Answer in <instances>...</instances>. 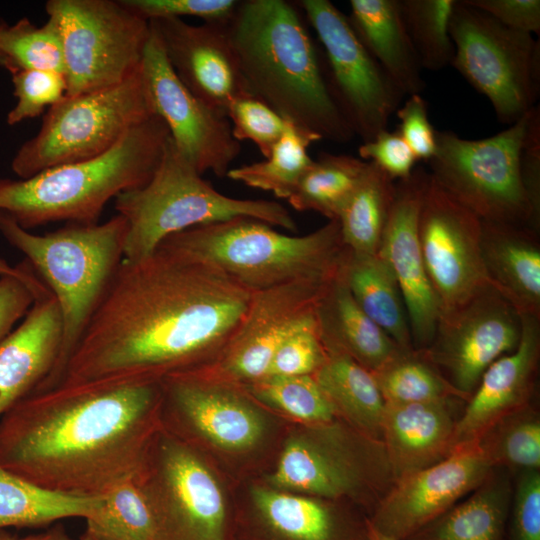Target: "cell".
I'll use <instances>...</instances> for the list:
<instances>
[{"mask_svg":"<svg viewBox=\"0 0 540 540\" xmlns=\"http://www.w3.org/2000/svg\"><path fill=\"white\" fill-rule=\"evenodd\" d=\"M252 293L213 265L160 248L123 259L60 383L198 370L219 357Z\"/></svg>","mask_w":540,"mask_h":540,"instance_id":"6da1fadb","label":"cell"},{"mask_svg":"<svg viewBox=\"0 0 540 540\" xmlns=\"http://www.w3.org/2000/svg\"><path fill=\"white\" fill-rule=\"evenodd\" d=\"M161 381L60 383L0 418V465L42 488L101 496L138 480L161 432Z\"/></svg>","mask_w":540,"mask_h":540,"instance_id":"7a4b0ae2","label":"cell"},{"mask_svg":"<svg viewBox=\"0 0 540 540\" xmlns=\"http://www.w3.org/2000/svg\"><path fill=\"white\" fill-rule=\"evenodd\" d=\"M226 27L250 93L321 140L347 143L355 137L294 5L284 0L239 1Z\"/></svg>","mask_w":540,"mask_h":540,"instance_id":"3957f363","label":"cell"},{"mask_svg":"<svg viewBox=\"0 0 540 540\" xmlns=\"http://www.w3.org/2000/svg\"><path fill=\"white\" fill-rule=\"evenodd\" d=\"M169 137L164 121L153 115L98 157L26 179L2 178L0 211L27 230L58 221L96 224L109 200L149 182Z\"/></svg>","mask_w":540,"mask_h":540,"instance_id":"277c9868","label":"cell"},{"mask_svg":"<svg viewBox=\"0 0 540 540\" xmlns=\"http://www.w3.org/2000/svg\"><path fill=\"white\" fill-rule=\"evenodd\" d=\"M0 233L21 251L54 295L62 318V342L50 375L34 391L58 385L90 319L124 259L126 220L69 223L43 235L22 228L0 211Z\"/></svg>","mask_w":540,"mask_h":540,"instance_id":"5b68a950","label":"cell"},{"mask_svg":"<svg viewBox=\"0 0 540 540\" xmlns=\"http://www.w3.org/2000/svg\"><path fill=\"white\" fill-rule=\"evenodd\" d=\"M158 248L213 265L252 292L301 279L332 281L347 252L337 220L297 236L246 217L191 227Z\"/></svg>","mask_w":540,"mask_h":540,"instance_id":"8992f818","label":"cell"},{"mask_svg":"<svg viewBox=\"0 0 540 540\" xmlns=\"http://www.w3.org/2000/svg\"><path fill=\"white\" fill-rule=\"evenodd\" d=\"M114 207L127 223L124 259L129 261L153 254L172 234L238 217L297 231L294 218L276 201L238 199L218 192L177 150L171 137L149 182L119 194Z\"/></svg>","mask_w":540,"mask_h":540,"instance_id":"52a82bcc","label":"cell"},{"mask_svg":"<svg viewBox=\"0 0 540 540\" xmlns=\"http://www.w3.org/2000/svg\"><path fill=\"white\" fill-rule=\"evenodd\" d=\"M533 109L505 130L483 139H464L450 130H436V152L428 161L429 174L482 221L538 231L539 219L520 166Z\"/></svg>","mask_w":540,"mask_h":540,"instance_id":"ba28073f","label":"cell"},{"mask_svg":"<svg viewBox=\"0 0 540 540\" xmlns=\"http://www.w3.org/2000/svg\"><path fill=\"white\" fill-rule=\"evenodd\" d=\"M153 115L140 70L118 85L66 95L49 108L38 133L17 150L11 169L26 179L98 157Z\"/></svg>","mask_w":540,"mask_h":540,"instance_id":"9c48e42d","label":"cell"},{"mask_svg":"<svg viewBox=\"0 0 540 540\" xmlns=\"http://www.w3.org/2000/svg\"><path fill=\"white\" fill-rule=\"evenodd\" d=\"M451 65L511 125L536 106L540 92V45L530 33L508 28L457 1L449 24Z\"/></svg>","mask_w":540,"mask_h":540,"instance_id":"30bf717a","label":"cell"},{"mask_svg":"<svg viewBox=\"0 0 540 540\" xmlns=\"http://www.w3.org/2000/svg\"><path fill=\"white\" fill-rule=\"evenodd\" d=\"M60 30L67 96L122 83L141 67L151 29L122 0H49Z\"/></svg>","mask_w":540,"mask_h":540,"instance_id":"8fae6325","label":"cell"},{"mask_svg":"<svg viewBox=\"0 0 540 540\" xmlns=\"http://www.w3.org/2000/svg\"><path fill=\"white\" fill-rule=\"evenodd\" d=\"M323 46L331 94L362 142L387 129L405 97L354 32L348 16L329 0H300Z\"/></svg>","mask_w":540,"mask_h":540,"instance_id":"7c38bea8","label":"cell"},{"mask_svg":"<svg viewBox=\"0 0 540 540\" xmlns=\"http://www.w3.org/2000/svg\"><path fill=\"white\" fill-rule=\"evenodd\" d=\"M137 481L169 540H228L220 486L189 444L162 429Z\"/></svg>","mask_w":540,"mask_h":540,"instance_id":"4fadbf2b","label":"cell"},{"mask_svg":"<svg viewBox=\"0 0 540 540\" xmlns=\"http://www.w3.org/2000/svg\"><path fill=\"white\" fill-rule=\"evenodd\" d=\"M329 423L311 435L288 440L270 482L330 499L354 495L364 488L384 496L394 478L382 441L368 438L355 446Z\"/></svg>","mask_w":540,"mask_h":540,"instance_id":"5bb4252c","label":"cell"},{"mask_svg":"<svg viewBox=\"0 0 540 540\" xmlns=\"http://www.w3.org/2000/svg\"><path fill=\"white\" fill-rule=\"evenodd\" d=\"M481 236L482 220L430 175L419 212L418 238L440 316L491 286Z\"/></svg>","mask_w":540,"mask_h":540,"instance_id":"9a60e30c","label":"cell"},{"mask_svg":"<svg viewBox=\"0 0 540 540\" xmlns=\"http://www.w3.org/2000/svg\"><path fill=\"white\" fill-rule=\"evenodd\" d=\"M140 72L152 111L166 124L177 150L199 174L225 177L241 151L230 121L184 86L152 30Z\"/></svg>","mask_w":540,"mask_h":540,"instance_id":"2e32d148","label":"cell"},{"mask_svg":"<svg viewBox=\"0 0 540 540\" xmlns=\"http://www.w3.org/2000/svg\"><path fill=\"white\" fill-rule=\"evenodd\" d=\"M334 280L301 279L254 291L213 366L196 372L243 386L264 378L282 341L315 310Z\"/></svg>","mask_w":540,"mask_h":540,"instance_id":"e0dca14e","label":"cell"},{"mask_svg":"<svg viewBox=\"0 0 540 540\" xmlns=\"http://www.w3.org/2000/svg\"><path fill=\"white\" fill-rule=\"evenodd\" d=\"M521 318L492 286L439 317L433 341L423 350L467 399L487 368L517 346Z\"/></svg>","mask_w":540,"mask_h":540,"instance_id":"ac0fdd59","label":"cell"},{"mask_svg":"<svg viewBox=\"0 0 540 540\" xmlns=\"http://www.w3.org/2000/svg\"><path fill=\"white\" fill-rule=\"evenodd\" d=\"M493 469L479 440L456 446L441 461L396 480L368 522L387 537L406 540L470 494Z\"/></svg>","mask_w":540,"mask_h":540,"instance_id":"d6986e66","label":"cell"},{"mask_svg":"<svg viewBox=\"0 0 540 540\" xmlns=\"http://www.w3.org/2000/svg\"><path fill=\"white\" fill-rule=\"evenodd\" d=\"M430 174L422 166L395 183V194L379 255L388 263L402 294L413 347L431 345L440 316L418 238V218Z\"/></svg>","mask_w":540,"mask_h":540,"instance_id":"ffe728a7","label":"cell"},{"mask_svg":"<svg viewBox=\"0 0 540 540\" xmlns=\"http://www.w3.org/2000/svg\"><path fill=\"white\" fill-rule=\"evenodd\" d=\"M227 23L193 25L176 17L149 20L179 80L196 97L225 115L233 98L250 92L240 72Z\"/></svg>","mask_w":540,"mask_h":540,"instance_id":"44dd1931","label":"cell"},{"mask_svg":"<svg viewBox=\"0 0 540 540\" xmlns=\"http://www.w3.org/2000/svg\"><path fill=\"white\" fill-rule=\"evenodd\" d=\"M161 387L172 420L222 449L248 450L264 433L259 412L229 382L189 371L164 378Z\"/></svg>","mask_w":540,"mask_h":540,"instance_id":"7402d4cb","label":"cell"},{"mask_svg":"<svg viewBox=\"0 0 540 540\" xmlns=\"http://www.w3.org/2000/svg\"><path fill=\"white\" fill-rule=\"evenodd\" d=\"M520 318L517 346L487 368L456 421L453 449L480 439L503 418L528 405L540 356V317Z\"/></svg>","mask_w":540,"mask_h":540,"instance_id":"603a6c76","label":"cell"},{"mask_svg":"<svg viewBox=\"0 0 540 540\" xmlns=\"http://www.w3.org/2000/svg\"><path fill=\"white\" fill-rule=\"evenodd\" d=\"M62 318L49 289L0 343V418L52 372L62 342Z\"/></svg>","mask_w":540,"mask_h":540,"instance_id":"cb8c5ba5","label":"cell"},{"mask_svg":"<svg viewBox=\"0 0 540 540\" xmlns=\"http://www.w3.org/2000/svg\"><path fill=\"white\" fill-rule=\"evenodd\" d=\"M452 398L426 403H385L384 445L394 482L433 465L453 450Z\"/></svg>","mask_w":540,"mask_h":540,"instance_id":"d4e9b609","label":"cell"},{"mask_svg":"<svg viewBox=\"0 0 540 540\" xmlns=\"http://www.w3.org/2000/svg\"><path fill=\"white\" fill-rule=\"evenodd\" d=\"M531 228L482 221L486 274L519 316L540 317V243Z\"/></svg>","mask_w":540,"mask_h":540,"instance_id":"484cf974","label":"cell"},{"mask_svg":"<svg viewBox=\"0 0 540 540\" xmlns=\"http://www.w3.org/2000/svg\"><path fill=\"white\" fill-rule=\"evenodd\" d=\"M349 22L367 51L404 96L421 94L425 82L407 32L400 0H351Z\"/></svg>","mask_w":540,"mask_h":540,"instance_id":"4316f807","label":"cell"},{"mask_svg":"<svg viewBox=\"0 0 540 540\" xmlns=\"http://www.w3.org/2000/svg\"><path fill=\"white\" fill-rule=\"evenodd\" d=\"M315 317L326 351L345 353L372 373L402 351L362 311L340 274L318 302Z\"/></svg>","mask_w":540,"mask_h":540,"instance_id":"83f0119b","label":"cell"},{"mask_svg":"<svg viewBox=\"0 0 540 540\" xmlns=\"http://www.w3.org/2000/svg\"><path fill=\"white\" fill-rule=\"evenodd\" d=\"M339 274L362 311L402 351L415 350L402 294L384 258L347 249Z\"/></svg>","mask_w":540,"mask_h":540,"instance_id":"f1b7e54d","label":"cell"},{"mask_svg":"<svg viewBox=\"0 0 540 540\" xmlns=\"http://www.w3.org/2000/svg\"><path fill=\"white\" fill-rule=\"evenodd\" d=\"M511 501L508 476L493 469L465 500L406 540H504Z\"/></svg>","mask_w":540,"mask_h":540,"instance_id":"f546056e","label":"cell"},{"mask_svg":"<svg viewBox=\"0 0 540 540\" xmlns=\"http://www.w3.org/2000/svg\"><path fill=\"white\" fill-rule=\"evenodd\" d=\"M255 540H346L337 514L318 499L254 488Z\"/></svg>","mask_w":540,"mask_h":540,"instance_id":"4dcf8cb0","label":"cell"},{"mask_svg":"<svg viewBox=\"0 0 540 540\" xmlns=\"http://www.w3.org/2000/svg\"><path fill=\"white\" fill-rule=\"evenodd\" d=\"M327 357L313 375L335 408L362 434L382 441L385 401L371 371L349 355L326 351Z\"/></svg>","mask_w":540,"mask_h":540,"instance_id":"1f68e13d","label":"cell"},{"mask_svg":"<svg viewBox=\"0 0 540 540\" xmlns=\"http://www.w3.org/2000/svg\"><path fill=\"white\" fill-rule=\"evenodd\" d=\"M100 502L101 496H76L42 488L0 465V530L47 527L68 518L86 520Z\"/></svg>","mask_w":540,"mask_h":540,"instance_id":"d6a6232c","label":"cell"},{"mask_svg":"<svg viewBox=\"0 0 540 540\" xmlns=\"http://www.w3.org/2000/svg\"><path fill=\"white\" fill-rule=\"evenodd\" d=\"M395 183L368 162L337 218L342 241L349 251L378 253L394 199Z\"/></svg>","mask_w":540,"mask_h":540,"instance_id":"836d02e7","label":"cell"},{"mask_svg":"<svg viewBox=\"0 0 540 540\" xmlns=\"http://www.w3.org/2000/svg\"><path fill=\"white\" fill-rule=\"evenodd\" d=\"M85 533L98 540H169L142 486L125 481L101 495Z\"/></svg>","mask_w":540,"mask_h":540,"instance_id":"e575fe53","label":"cell"},{"mask_svg":"<svg viewBox=\"0 0 540 540\" xmlns=\"http://www.w3.org/2000/svg\"><path fill=\"white\" fill-rule=\"evenodd\" d=\"M367 164L352 155L323 152L303 174L288 202L297 211H314L328 221L337 220Z\"/></svg>","mask_w":540,"mask_h":540,"instance_id":"d590c367","label":"cell"},{"mask_svg":"<svg viewBox=\"0 0 540 540\" xmlns=\"http://www.w3.org/2000/svg\"><path fill=\"white\" fill-rule=\"evenodd\" d=\"M320 140L319 136L289 122L265 160L230 168L226 176L288 200L313 162L308 147Z\"/></svg>","mask_w":540,"mask_h":540,"instance_id":"8d00e7d4","label":"cell"},{"mask_svg":"<svg viewBox=\"0 0 540 540\" xmlns=\"http://www.w3.org/2000/svg\"><path fill=\"white\" fill-rule=\"evenodd\" d=\"M385 403H426L452 398L467 399L423 351H401L373 372Z\"/></svg>","mask_w":540,"mask_h":540,"instance_id":"74e56055","label":"cell"},{"mask_svg":"<svg viewBox=\"0 0 540 540\" xmlns=\"http://www.w3.org/2000/svg\"><path fill=\"white\" fill-rule=\"evenodd\" d=\"M1 66L10 74L18 70H46L64 74V54L59 27L48 17L42 26L21 18L12 25L0 20Z\"/></svg>","mask_w":540,"mask_h":540,"instance_id":"f35d334b","label":"cell"},{"mask_svg":"<svg viewBox=\"0 0 540 540\" xmlns=\"http://www.w3.org/2000/svg\"><path fill=\"white\" fill-rule=\"evenodd\" d=\"M457 0H400L404 23L422 69L451 65L454 45L449 24Z\"/></svg>","mask_w":540,"mask_h":540,"instance_id":"ab89813d","label":"cell"},{"mask_svg":"<svg viewBox=\"0 0 540 540\" xmlns=\"http://www.w3.org/2000/svg\"><path fill=\"white\" fill-rule=\"evenodd\" d=\"M244 387L259 401L302 421L326 424L336 414L313 375L266 376Z\"/></svg>","mask_w":540,"mask_h":540,"instance_id":"60d3db41","label":"cell"},{"mask_svg":"<svg viewBox=\"0 0 540 540\" xmlns=\"http://www.w3.org/2000/svg\"><path fill=\"white\" fill-rule=\"evenodd\" d=\"M493 466L540 467V421L529 406L503 418L478 439Z\"/></svg>","mask_w":540,"mask_h":540,"instance_id":"b9f144b4","label":"cell"},{"mask_svg":"<svg viewBox=\"0 0 540 540\" xmlns=\"http://www.w3.org/2000/svg\"><path fill=\"white\" fill-rule=\"evenodd\" d=\"M227 118L236 140L253 142L267 158L284 134L288 121L250 92L242 93L229 103Z\"/></svg>","mask_w":540,"mask_h":540,"instance_id":"7bdbcfd3","label":"cell"},{"mask_svg":"<svg viewBox=\"0 0 540 540\" xmlns=\"http://www.w3.org/2000/svg\"><path fill=\"white\" fill-rule=\"evenodd\" d=\"M326 357L314 310L282 341L266 376L314 375Z\"/></svg>","mask_w":540,"mask_h":540,"instance_id":"ee69618b","label":"cell"},{"mask_svg":"<svg viewBox=\"0 0 540 540\" xmlns=\"http://www.w3.org/2000/svg\"><path fill=\"white\" fill-rule=\"evenodd\" d=\"M15 106L8 112L6 121L14 126L24 120L40 116L67 94L63 73L46 70H18L11 73Z\"/></svg>","mask_w":540,"mask_h":540,"instance_id":"f6af8a7d","label":"cell"},{"mask_svg":"<svg viewBox=\"0 0 540 540\" xmlns=\"http://www.w3.org/2000/svg\"><path fill=\"white\" fill-rule=\"evenodd\" d=\"M146 20L193 16L205 23H227L239 1L236 0H122Z\"/></svg>","mask_w":540,"mask_h":540,"instance_id":"bcb514c9","label":"cell"},{"mask_svg":"<svg viewBox=\"0 0 540 540\" xmlns=\"http://www.w3.org/2000/svg\"><path fill=\"white\" fill-rule=\"evenodd\" d=\"M359 158L375 164L394 181L408 178L418 162L400 134L388 129L358 147Z\"/></svg>","mask_w":540,"mask_h":540,"instance_id":"7dc6e473","label":"cell"},{"mask_svg":"<svg viewBox=\"0 0 540 540\" xmlns=\"http://www.w3.org/2000/svg\"><path fill=\"white\" fill-rule=\"evenodd\" d=\"M397 132L408 145L417 161L428 162L436 152V130L428 116V104L421 94L407 96L396 110Z\"/></svg>","mask_w":540,"mask_h":540,"instance_id":"c3c4849f","label":"cell"},{"mask_svg":"<svg viewBox=\"0 0 540 540\" xmlns=\"http://www.w3.org/2000/svg\"><path fill=\"white\" fill-rule=\"evenodd\" d=\"M511 540H540V473L525 470L513 498Z\"/></svg>","mask_w":540,"mask_h":540,"instance_id":"681fc988","label":"cell"},{"mask_svg":"<svg viewBox=\"0 0 540 540\" xmlns=\"http://www.w3.org/2000/svg\"><path fill=\"white\" fill-rule=\"evenodd\" d=\"M47 289L38 275L32 280L11 275L0 277V343Z\"/></svg>","mask_w":540,"mask_h":540,"instance_id":"f907efd6","label":"cell"},{"mask_svg":"<svg viewBox=\"0 0 540 540\" xmlns=\"http://www.w3.org/2000/svg\"><path fill=\"white\" fill-rule=\"evenodd\" d=\"M502 25L530 34L540 33L539 0H462Z\"/></svg>","mask_w":540,"mask_h":540,"instance_id":"816d5d0a","label":"cell"},{"mask_svg":"<svg viewBox=\"0 0 540 540\" xmlns=\"http://www.w3.org/2000/svg\"><path fill=\"white\" fill-rule=\"evenodd\" d=\"M523 183L537 219L540 216V109L535 106L520 159Z\"/></svg>","mask_w":540,"mask_h":540,"instance_id":"f5cc1de1","label":"cell"},{"mask_svg":"<svg viewBox=\"0 0 540 540\" xmlns=\"http://www.w3.org/2000/svg\"><path fill=\"white\" fill-rule=\"evenodd\" d=\"M0 540H75L62 525H56L43 532L30 534L23 537L11 535L6 530H0Z\"/></svg>","mask_w":540,"mask_h":540,"instance_id":"db71d44e","label":"cell"},{"mask_svg":"<svg viewBox=\"0 0 540 540\" xmlns=\"http://www.w3.org/2000/svg\"><path fill=\"white\" fill-rule=\"evenodd\" d=\"M6 275L16 276L25 280H32L37 277V273L27 260L16 266H11L0 256V277Z\"/></svg>","mask_w":540,"mask_h":540,"instance_id":"11a10c76","label":"cell"},{"mask_svg":"<svg viewBox=\"0 0 540 540\" xmlns=\"http://www.w3.org/2000/svg\"><path fill=\"white\" fill-rule=\"evenodd\" d=\"M365 536V540H395L378 532L375 528L371 526L369 522H367L366 524Z\"/></svg>","mask_w":540,"mask_h":540,"instance_id":"9f6ffc18","label":"cell"},{"mask_svg":"<svg viewBox=\"0 0 540 540\" xmlns=\"http://www.w3.org/2000/svg\"><path fill=\"white\" fill-rule=\"evenodd\" d=\"M79 540H98L88 534H86L85 532H83V534L80 536Z\"/></svg>","mask_w":540,"mask_h":540,"instance_id":"6f0895ef","label":"cell"},{"mask_svg":"<svg viewBox=\"0 0 540 540\" xmlns=\"http://www.w3.org/2000/svg\"><path fill=\"white\" fill-rule=\"evenodd\" d=\"M0 66H1V56H0Z\"/></svg>","mask_w":540,"mask_h":540,"instance_id":"680465c9","label":"cell"}]
</instances>
